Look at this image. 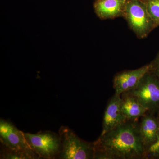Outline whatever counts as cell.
I'll list each match as a JSON object with an SVG mask.
<instances>
[{"label": "cell", "instance_id": "cell-1", "mask_svg": "<svg viewBox=\"0 0 159 159\" xmlns=\"http://www.w3.org/2000/svg\"><path fill=\"white\" fill-rule=\"evenodd\" d=\"M94 159H144L146 148L138 119L127 120L94 142Z\"/></svg>", "mask_w": 159, "mask_h": 159}, {"label": "cell", "instance_id": "cell-2", "mask_svg": "<svg viewBox=\"0 0 159 159\" xmlns=\"http://www.w3.org/2000/svg\"><path fill=\"white\" fill-rule=\"evenodd\" d=\"M59 134L61 139V150L58 157L62 159H94V143H90L77 136L71 129L62 126Z\"/></svg>", "mask_w": 159, "mask_h": 159}, {"label": "cell", "instance_id": "cell-3", "mask_svg": "<svg viewBox=\"0 0 159 159\" xmlns=\"http://www.w3.org/2000/svg\"><path fill=\"white\" fill-rule=\"evenodd\" d=\"M137 98L148 112L159 110V78L151 71L145 74L134 88L125 92Z\"/></svg>", "mask_w": 159, "mask_h": 159}, {"label": "cell", "instance_id": "cell-4", "mask_svg": "<svg viewBox=\"0 0 159 159\" xmlns=\"http://www.w3.org/2000/svg\"><path fill=\"white\" fill-rule=\"evenodd\" d=\"M30 148L40 158L51 159L58 157L61 150V139L59 134L46 131L36 134L24 133Z\"/></svg>", "mask_w": 159, "mask_h": 159}, {"label": "cell", "instance_id": "cell-5", "mask_svg": "<svg viewBox=\"0 0 159 159\" xmlns=\"http://www.w3.org/2000/svg\"><path fill=\"white\" fill-rule=\"evenodd\" d=\"M123 15L131 29L140 38L146 37L155 27L146 6L137 0H132L125 4Z\"/></svg>", "mask_w": 159, "mask_h": 159}, {"label": "cell", "instance_id": "cell-6", "mask_svg": "<svg viewBox=\"0 0 159 159\" xmlns=\"http://www.w3.org/2000/svg\"><path fill=\"white\" fill-rule=\"evenodd\" d=\"M0 141L4 148L12 150L31 149L24 133L11 122L3 119L0 120Z\"/></svg>", "mask_w": 159, "mask_h": 159}, {"label": "cell", "instance_id": "cell-7", "mask_svg": "<svg viewBox=\"0 0 159 159\" xmlns=\"http://www.w3.org/2000/svg\"><path fill=\"white\" fill-rule=\"evenodd\" d=\"M152 64L146 65L132 70L123 71L117 74L114 77L113 87L115 94L121 95L134 88L142 77L152 70Z\"/></svg>", "mask_w": 159, "mask_h": 159}, {"label": "cell", "instance_id": "cell-8", "mask_svg": "<svg viewBox=\"0 0 159 159\" xmlns=\"http://www.w3.org/2000/svg\"><path fill=\"white\" fill-rule=\"evenodd\" d=\"M121 95L115 94L110 99L104 111L101 135L104 134L127 120L121 109Z\"/></svg>", "mask_w": 159, "mask_h": 159}, {"label": "cell", "instance_id": "cell-9", "mask_svg": "<svg viewBox=\"0 0 159 159\" xmlns=\"http://www.w3.org/2000/svg\"><path fill=\"white\" fill-rule=\"evenodd\" d=\"M140 132L146 150L156 140L159 133V122L153 113L147 112L141 117Z\"/></svg>", "mask_w": 159, "mask_h": 159}, {"label": "cell", "instance_id": "cell-10", "mask_svg": "<svg viewBox=\"0 0 159 159\" xmlns=\"http://www.w3.org/2000/svg\"><path fill=\"white\" fill-rule=\"evenodd\" d=\"M125 0H99L95 4L97 15L103 19L114 18L123 14Z\"/></svg>", "mask_w": 159, "mask_h": 159}, {"label": "cell", "instance_id": "cell-11", "mask_svg": "<svg viewBox=\"0 0 159 159\" xmlns=\"http://www.w3.org/2000/svg\"><path fill=\"white\" fill-rule=\"evenodd\" d=\"M121 109L122 113L127 120H136L148 112L147 109L134 96L127 93L121 95Z\"/></svg>", "mask_w": 159, "mask_h": 159}, {"label": "cell", "instance_id": "cell-12", "mask_svg": "<svg viewBox=\"0 0 159 159\" xmlns=\"http://www.w3.org/2000/svg\"><path fill=\"white\" fill-rule=\"evenodd\" d=\"M0 157L2 159H40L31 149L12 150L4 147L1 151Z\"/></svg>", "mask_w": 159, "mask_h": 159}, {"label": "cell", "instance_id": "cell-13", "mask_svg": "<svg viewBox=\"0 0 159 159\" xmlns=\"http://www.w3.org/2000/svg\"><path fill=\"white\" fill-rule=\"evenodd\" d=\"M145 6L155 27L159 25V0H148Z\"/></svg>", "mask_w": 159, "mask_h": 159}, {"label": "cell", "instance_id": "cell-14", "mask_svg": "<svg viewBox=\"0 0 159 159\" xmlns=\"http://www.w3.org/2000/svg\"><path fill=\"white\" fill-rule=\"evenodd\" d=\"M159 158V133L153 144L147 148L144 159Z\"/></svg>", "mask_w": 159, "mask_h": 159}, {"label": "cell", "instance_id": "cell-15", "mask_svg": "<svg viewBox=\"0 0 159 159\" xmlns=\"http://www.w3.org/2000/svg\"><path fill=\"white\" fill-rule=\"evenodd\" d=\"M152 72L159 78V54L155 61L152 63Z\"/></svg>", "mask_w": 159, "mask_h": 159}, {"label": "cell", "instance_id": "cell-16", "mask_svg": "<svg viewBox=\"0 0 159 159\" xmlns=\"http://www.w3.org/2000/svg\"><path fill=\"white\" fill-rule=\"evenodd\" d=\"M157 118L159 122V110L157 111Z\"/></svg>", "mask_w": 159, "mask_h": 159}]
</instances>
